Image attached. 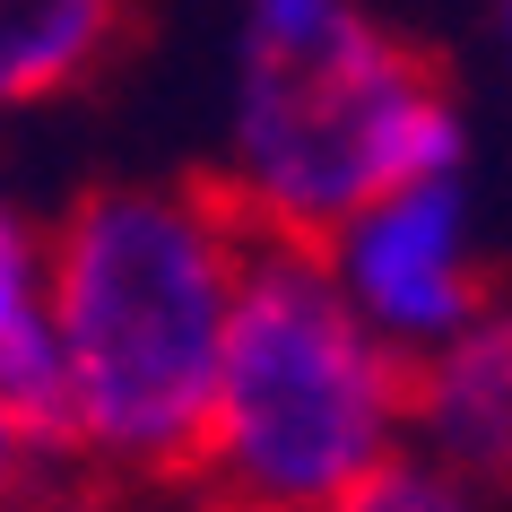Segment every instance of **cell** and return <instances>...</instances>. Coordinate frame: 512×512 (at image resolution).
<instances>
[{
  "label": "cell",
  "mask_w": 512,
  "mask_h": 512,
  "mask_svg": "<svg viewBox=\"0 0 512 512\" xmlns=\"http://www.w3.org/2000/svg\"><path fill=\"white\" fill-rule=\"evenodd\" d=\"M322 252H330L339 296L400 356H426L486 296V270H478V252H469V191H460V174L400 183V191H382V200H365L348 226L322 235Z\"/></svg>",
  "instance_id": "obj_4"
},
{
  "label": "cell",
  "mask_w": 512,
  "mask_h": 512,
  "mask_svg": "<svg viewBox=\"0 0 512 512\" xmlns=\"http://www.w3.org/2000/svg\"><path fill=\"white\" fill-rule=\"evenodd\" d=\"M504 35H512V0H504Z\"/></svg>",
  "instance_id": "obj_11"
},
{
  "label": "cell",
  "mask_w": 512,
  "mask_h": 512,
  "mask_svg": "<svg viewBox=\"0 0 512 512\" xmlns=\"http://www.w3.org/2000/svg\"><path fill=\"white\" fill-rule=\"evenodd\" d=\"M0 512H131V504H122L113 478H70V469L53 460V478H27Z\"/></svg>",
  "instance_id": "obj_9"
},
{
  "label": "cell",
  "mask_w": 512,
  "mask_h": 512,
  "mask_svg": "<svg viewBox=\"0 0 512 512\" xmlns=\"http://www.w3.org/2000/svg\"><path fill=\"white\" fill-rule=\"evenodd\" d=\"M408 452L512 504V287H486L460 330L408 356Z\"/></svg>",
  "instance_id": "obj_5"
},
{
  "label": "cell",
  "mask_w": 512,
  "mask_h": 512,
  "mask_svg": "<svg viewBox=\"0 0 512 512\" xmlns=\"http://www.w3.org/2000/svg\"><path fill=\"white\" fill-rule=\"evenodd\" d=\"M330 512H495V504H486L478 486H460L452 469H434L426 452H391L382 469H365Z\"/></svg>",
  "instance_id": "obj_8"
},
{
  "label": "cell",
  "mask_w": 512,
  "mask_h": 512,
  "mask_svg": "<svg viewBox=\"0 0 512 512\" xmlns=\"http://www.w3.org/2000/svg\"><path fill=\"white\" fill-rule=\"evenodd\" d=\"M391 452H408V356L365 330L313 235L243 217L191 512H330Z\"/></svg>",
  "instance_id": "obj_2"
},
{
  "label": "cell",
  "mask_w": 512,
  "mask_h": 512,
  "mask_svg": "<svg viewBox=\"0 0 512 512\" xmlns=\"http://www.w3.org/2000/svg\"><path fill=\"white\" fill-rule=\"evenodd\" d=\"M243 270V209L217 183H96L44 235L70 460L113 486H183L200 460Z\"/></svg>",
  "instance_id": "obj_1"
},
{
  "label": "cell",
  "mask_w": 512,
  "mask_h": 512,
  "mask_svg": "<svg viewBox=\"0 0 512 512\" xmlns=\"http://www.w3.org/2000/svg\"><path fill=\"white\" fill-rule=\"evenodd\" d=\"M0 417L18 426L44 469L70 460V417H61V356L53 313H44V226L0 200Z\"/></svg>",
  "instance_id": "obj_6"
},
{
  "label": "cell",
  "mask_w": 512,
  "mask_h": 512,
  "mask_svg": "<svg viewBox=\"0 0 512 512\" xmlns=\"http://www.w3.org/2000/svg\"><path fill=\"white\" fill-rule=\"evenodd\" d=\"M27 469H44V460H35L27 443H18V426H9V417H0V504H9V495H18V486H27Z\"/></svg>",
  "instance_id": "obj_10"
},
{
  "label": "cell",
  "mask_w": 512,
  "mask_h": 512,
  "mask_svg": "<svg viewBox=\"0 0 512 512\" xmlns=\"http://www.w3.org/2000/svg\"><path fill=\"white\" fill-rule=\"evenodd\" d=\"M131 0H0V113L79 87L113 53Z\"/></svg>",
  "instance_id": "obj_7"
},
{
  "label": "cell",
  "mask_w": 512,
  "mask_h": 512,
  "mask_svg": "<svg viewBox=\"0 0 512 512\" xmlns=\"http://www.w3.org/2000/svg\"><path fill=\"white\" fill-rule=\"evenodd\" d=\"M460 148L469 131L434 61L356 0H243L217 191L252 226L322 243L382 191L460 174Z\"/></svg>",
  "instance_id": "obj_3"
}]
</instances>
